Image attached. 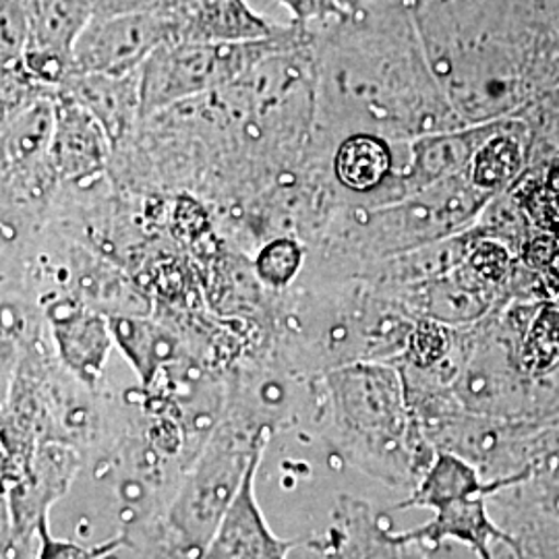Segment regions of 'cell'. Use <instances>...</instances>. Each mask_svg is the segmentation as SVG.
<instances>
[{
    "label": "cell",
    "mask_w": 559,
    "mask_h": 559,
    "mask_svg": "<svg viewBox=\"0 0 559 559\" xmlns=\"http://www.w3.org/2000/svg\"><path fill=\"white\" fill-rule=\"evenodd\" d=\"M436 516L411 533L396 535L402 543H429L440 545L443 540L454 539L468 545L480 559H493L491 540H501L519 549V543L500 531L487 514L485 496L452 500L433 510Z\"/></svg>",
    "instance_id": "cell-12"
},
{
    "label": "cell",
    "mask_w": 559,
    "mask_h": 559,
    "mask_svg": "<svg viewBox=\"0 0 559 559\" xmlns=\"http://www.w3.org/2000/svg\"><path fill=\"white\" fill-rule=\"evenodd\" d=\"M302 260L305 251L300 242L290 237H278L261 247L255 258V274L270 288H286L297 278Z\"/></svg>",
    "instance_id": "cell-20"
},
{
    "label": "cell",
    "mask_w": 559,
    "mask_h": 559,
    "mask_svg": "<svg viewBox=\"0 0 559 559\" xmlns=\"http://www.w3.org/2000/svg\"><path fill=\"white\" fill-rule=\"evenodd\" d=\"M493 302L491 288L475 278L462 263L441 278L425 282L420 309L427 320L443 325H464L480 320Z\"/></svg>",
    "instance_id": "cell-14"
},
{
    "label": "cell",
    "mask_w": 559,
    "mask_h": 559,
    "mask_svg": "<svg viewBox=\"0 0 559 559\" xmlns=\"http://www.w3.org/2000/svg\"><path fill=\"white\" fill-rule=\"evenodd\" d=\"M528 475H531V471L516 475L512 479L483 480L479 471L473 464H468L466 460L448 454V452H438L431 466L425 471V475L415 485L413 496L408 500L402 501L399 508L400 510H404V508L438 510L448 501L489 496L510 483L528 479Z\"/></svg>",
    "instance_id": "cell-13"
},
{
    "label": "cell",
    "mask_w": 559,
    "mask_h": 559,
    "mask_svg": "<svg viewBox=\"0 0 559 559\" xmlns=\"http://www.w3.org/2000/svg\"><path fill=\"white\" fill-rule=\"evenodd\" d=\"M533 198L535 200H533L531 210L535 212L539 224H543L545 228L559 230V170L551 175L547 187L539 189Z\"/></svg>",
    "instance_id": "cell-25"
},
{
    "label": "cell",
    "mask_w": 559,
    "mask_h": 559,
    "mask_svg": "<svg viewBox=\"0 0 559 559\" xmlns=\"http://www.w3.org/2000/svg\"><path fill=\"white\" fill-rule=\"evenodd\" d=\"M187 0H94V15H135V13H164L175 15Z\"/></svg>",
    "instance_id": "cell-22"
},
{
    "label": "cell",
    "mask_w": 559,
    "mask_h": 559,
    "mask_svg": "<svg viewBox=\"0 0 559 559\" xmlns=\"http://www.w3.org/2000/svg\"><path fill=\"white\" fill-rule=\"evenodd\" d=\"M170 41H177L175 15H94L73 46V78L138 73L158 48Z\"/></svg>",
    "instance_id": "cell-4"
},
{
    "label": "cell",
    "mask_w": 559,
    "mask_h": 559,
    "mask_svg": "<svg viewBox=\"0 0 559 559\" xmlns=\"http://www.w3.org/2000/svg\"><path fill=\"white\" fill-rule=\"evenodd\" d=\"M462 265L483 282L487 288L501 284L503 278L508 276V265L510 258L506 253V249L496 245V242H480L479 247H475L466 260L462 261Z\"/></svg>",
    "instance_id": "cell-21"
},
{
    "label": "cell",
    "mask_w": 559,
    "mask_h": 559,
    "mask_svg": "<svg viewBox=\"0 0 559 559\" xmlns=\"http://www.w3.org/2000/svg\"><path fill=\"white\" fill-rule=\"evenodd\" d=\"M406 545L383 531L365 501L340 496L328 537L311 547L323 559H411Z\"/></svg>",
    "instance_id": "cell-9"
},
{
    "label": "cell",
    "mask_w": 559,
    "mask_h": 559,
    "mask_svg": "<svg viewBox=\"0 0 559 559\" xmlns=\"http://www.w3.org/2000/svg\"><path fill=\"white\" fill-rule=\"evenodd\" d=\"M108 140L100 122L83 106L59 92L57 98V129L50 145V164L64 179H85L102 170Z\"/></svg>",
    "instance_id": "cell-10"
},
{
    "label": "cell",
    "mask_w": 559,
    "mask_h": 559,
    "mask_svg": "<svg viewBox=\"0 0 559 559\" xmlns=\"http://www.w3.org/2000/svg\"><path fill=\"white\" fill-rule=\"evenodd\" d=\"M519 145L508 138H496L483 145L471 164V179L477 189H498L520 170Z\"/></svg>",
    "instance_id": "cell-19"
},
{
    "label": "cell",
    "mask_w": 559,
    "mask_h": 559,
    "mask_svg": "<svg viewBox=\"0 0 559 559\" xmlns=\"http://www.w3.org/2000/svg\"><path fill=\"white\" fill-rule=\"evenodd\" d=\"M520 365L501 342H479L462 357L450 385L460 408L489 419H520L526 413V388Z\"/></svg>",
    "instance_id": "cell-5"
},
{
    "label": "cell",
    "mask_w": 559,
    "mask_h": 559,
    "mask_svg": "<svg viewBox=\"0 0 559 559\" xmlns=\"http://www.w3.org/2000/svg\"><path fill=\"white\" fill-rule=\"evenodd\" d=\"M313 40L311 27L293 23L278 36L245 44L170 41L141 67V117L147 119L177 104L216 94L255 71L265 60Z\"/></svg>",
    "instance_id": "cell-2"
},
{
    "label": "cell",
    "mask_w": 559,
    "mask_h": 559,
    "mask_svg": "<svg viewBox=\"0 0 559 559\" xmlns=\"http://www.w3.org/2000/svg\"><path fill=\"white\" fill-rule=\"evenodd\" d=\"M520 369L528 378H549L559 369V309L545 305L520 344Z\"/></svg>",
    "instance_id": "cell-18"
},
{
    "label": "cell",
    "mask_w": 559,
    "mask_h": 559,
    "mask_svg": "<svg viewBox=\"0 0 559 559\" xmlns=\"http://www.w3.org/2000/svg\"><path fill=\"white\" fill-rule=\"evenodd\" d=\"M48 321L62 362L83 383L94 385L115 342L110 320L81 305L57 302L48 309Z\"/></svg>",
    "instance_id": "cell-8"
},
{
    "label": "cell",
    "mask_w": 559,
    "mask_h": 559,
    "mask_svg": "<svg viewBox=\"0 0 559 559\" xmlns=\"http://www.w3.org/2000/svg\"><path fill=\"white\" fill-rule=\"evenodd\" d=\"M115 342L138 371L143 385H150L164 362L175 357L173 340L156 323L143 318H108Z\"/></svg>",
    "instance_id": "cell-17"
},
{
    "label": "cell",
    "mask_w": 559,
    "mask_h": 559,
    "mask_svg": "<svg viewBox=\"0 0 559 559\" xmlns=\"http://www.w3.org/2000/svg\"><path fill=\"white\" fill-rule=\"evenodd\" d=\"M255 443L258 440L242 448L228 429L216 431L210 448L180 491L179 500L173 506V526L179 531L182 540L201 556L239 493Z\"/></svg>",
    "instance_id": "cell-3"
},
{
    "label": "cell",
    "mask_w": 559,
    "mask_h": 559,
    "mask_svg": "<svg viewBox=\"0 0 559 559\" xmlns=\"http://www.w3.org/2000/svg\"><path fill=\"white\" fill-rule=\"evenodd\" d=\"M282 4H286V9L295 15V23L300 25H320L325 23L330 17H348L336 0H280Z\"/></svg>",
    "instance_id": "cell-24"
},
{
    "label": "cell",
    "mask_w": 559,
    "mask_h": 559,
    "mask_svg": "<svg viewBox=\"0 0 559 559\" xmlns=\"http://www.w3.org/2000/svg\"><path fill=\"white\" fill-rule=\"evenodd\" d=\"M177 17V41L245 44L278 36L284 27L260 17L245 0H187Z\"/></svg>",
    "instance_id": "cell-7"
},
{
    "label": "cell",
    "mask_w": 559,
    "mask_h": 559,
    "mask_svg": "<svg viewBox=\"0 0 559 559\" xmlns=\"http://www.w3.org/2000/svg\"><path fill=\"white\" fill-rule=\"evenodd\" d=\"M59 92L83 106L106 131L108 140L119 143L133 120L141 117V69L124 78L78 75L67 81Z\"/></svg>",
    "instance_id": "cell-11"
},
{
    "label": "cell",
    "mask_w": 559,
    "mask_h": 559,
    "mask_svg": "<svg viewBox=\"0 0 559 559\" xmlns=\"http://www.w3.org/2000/svg\"><path fill=\"white\" fill-rule=\"evenodd\" d=\"M325 385L350 460L385 480H420L438 452L408 406L400 369L350 362L332 369Z\"/></svg>",
    "instance_id": "cell-1"
},
{
    "label": "cell",
    "mask_w": 559,
    "mask_h": 559,
    "mask_svg": "<svg viewBox=\"0 0 559 559\" xmlns=\"http://www.w3.org/2000/svg\"><path fill=\"white\" fill-rule=\"evenodd\" d=\"M334 175L353 193H371L392 175V152L371 133H350L334 152Z\"/></svg>",
    "instance_id": "cell-15"
},
{
    "label": "cell",
    "mask_w": 559,
    "mask_h": 559,
    "mask_svg": "<svg viewBox=\"0 0 559 559\" xmlns=\"http://www.w3.org/2000/svg\"><path fill=\"white\" fill-rule=\"evenodd\" d=\"M272 429L261 425L255 450L249 460L239 493L230 503L216 535L207 543L200 559H286L295 547L293 540H282L270 531L255 500V480L263 452Z\"/></svg>",
    "instance_id": "cell-6"
},
{
    "label": "cell",
    "mask_w": 559,
    "mask_h": 559,
    "mask_svg": "<svg viewBox=\"0 0 559 559\" xmlns=\"http://www.w3.org/2000/svg\"><path fill=\"white\" fill-rule=\"evenodd\" d=\"M475 154L477 152H473L466 135H441L417 141L411 170L404 177L406 193H420L452 179L466 166V162L475 158Z\"/></svg>",
    "instance_id": "cell-16"
},
{
    "label": "cell",
    "mask_w": 559,
    "mask_h": 559,
    "mask_svg": "<svg viewBox=\"0 0 559 559\" xmlns=\"http://www.w3.org/2000/svg\"><path fill=\"white\" fill-rule=\"evenodd\" d=\"M36 531H38V537H40L38 559H100L102 556L106 554V549H110V547L117 545V543H112V545H108V547H104V549L90 551V549H83V547L75 545V543H64V540L52 539V537H50V531H48L46 516H41L38 526H36Z\"/></svg>",
    "instance_id": "cell-23"
}]
</instances>
